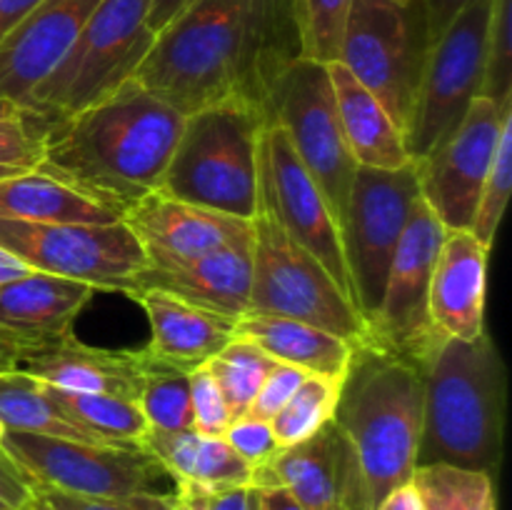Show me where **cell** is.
<instances>
[{"instance_id":"1","label":"cell","mask_w":512,"mask_h":510,"mask_svg":"<svg viewBox=\"0 0 512 510\" xmlns=\"http://www.w3.org/2000/svg\"><path fill=\"white\" fill-rule=\"evenodd\" d=\"M295 58L290 0H195L155 35L133 78L183 115L238 105L268 118L270 95Z\"/></svg>"},{"instance_id":"2","label":"cell","mask_w":512,"mask_h":510,"mask_svg":"<svg viewBox=\"0 0 512 510\" xmlns=\"http://www.w3.org/2000/svg\"><path fill=\"white\" fill-rule=\"evenodd\" d=\"M183 120L180 110L128 78L98 103L48 120L35 170L123 218L160 188Z\"/></svg>"},{"instance_id":"3","label":"cell","mask_w":512,"mask_h":510,"mask_svg":"<svg viewBox=\"0 0 512 510\" xmlns=\"http://www.w3.org/2000/svg\"><path fill=\"white\" fill-rule=\"evenodd\" d=\"M505 363L488 333L443 340L425 368L418 465H455L495 475L503 460Z\"/></svg>"},{"instance_id":"4","label":"cell","mask_w":512,"mask_h":510,"mask_svg":"<svg viewBox=\"0 0 512 510\" xmlns=\"http://www.w3.org/2000/svg\"><path fill=\"white\" fill-rule=\"evenodd\" d=\"M423 418L425 368L365 340L355 345L335 423L358 453L373 505L413 480Z\"/></svg>"},{"instance_id":"5","label":"cell","mask_w":512,"mask_h":510,"mask_svg":"<svg viewBox=\"0 0 512 510\" xmlns=\"http://www.w3.org/2000/svg\"><path fill=\"white\" fill-rule=\"evenodd\" d=\"M268 118L238 105L185 115L160 193L250 220L258 208L260 133Z\"/></svg>"},{"instance_id":"6","label":"cell","mask_w":512,"mask_h":510,"mask_svg":"<svg viewBox=\"0 0 512 510\" xmlns=\"http://www.w3.org/2000/svg\"><path fill=\"white\" fill-rule=\"evenodd\" d=\"M250 225H253V270H250L248 313L303 320L355 345L363 343V315L330 278L323 263L283 228L263 170H260L258 208L250 218Z\"/></svg>"},{"instance_id":"7","label":"cell","mask_w":512,"mask_h":510,"mask_svg":"<svg viewBox=\"0 0 512 510\" xmlns=\"http://www.w3.org/2000/svg\"><path fill=\"white\" fill-rule=\"evenodd\" d=\"M150 0H103L53 73L33 90L28 110L60 120L113 93L133 78L155 35Z\"/></svg>"},{"instance_id":"8","label":"cell","mask_w":512,"mask_h":510,"mask_svg":"<svg viewBox=\"0 0 512 510\" xmlns=\"http://www.w3.org/2000/svg\"><path fill=\"white\" fill-rule=\"evenodd\" d=\"M428 48L420 0H353L338 63L380 100L405 135Z\"/></svg>"},{"instance_id":"9","label":"cell","mask_w":512,"mask_h":510,"mask_svg":"<svg viewBox=\"0 0 512 510\" xmlns=\"http://www.w3.org/2000/svg\"><path fill=\"white\" fill-rule=\"evenodd\" d=\"M268 120L288 135L295 155L330 205L335 223L343 228L358 163L343 135L328 65L303 55L295 58L270 95Z\"/></svg>"},{"instance_id":"10","label":"cell","mask_w":512,"mask_h":510,"mask_svg":"<svg viewBox=\"0 0 512 510\" xmlns=\"http://www.w3.org/2000/svg\"><path fill=\"white\" fill-rule=\"evenodd\" d=\"M0 443L43 488L83 498L173 495L178 490L173 475L145 448L80 443L13 430H5Z\"/></svg>"},{"instance_id":"11","label":"cell","mask_w":512,"mask_h":510,"mask_svg":"<svg viewBox=\"0 0 512 510\" xmlns=\"http://www.w3.org/2000/svg\"><path fill=\"white\" fill-rule=\"evenodd\" d=\"M490 8L493 0H470L430 43L405 130L413 160L428 155L445 135L453 133L483 90Z\"/></svg>"},{"instance_id":"12","label":"cell","mask_w":512,"mask_h":510,"mask_svg":"<svg viewBox=\"0 0 512 510\" xmlns=\"http://www.w3.org/2000/svg\"><path fill=\"white\" fill-rule=\"evenodd\" d=\"M418 198L415 163L398 170H375L363 165L355 170L340 235L345 265L353 283L355 308L363 320H368L378 308L395 248Z\"/></svg>"},{"instance_id":"13","label":"cell","mask_w":512,"mask_h":510,"mask_svg":"<svg viewBox=\"0 0 512 510\" xmlns=\"http://www.w3.org/2000/svg\"><path fill=\"white\" fill-rule=\"evenodd\" d=\"M445 233V225L418 198L395 248L378 308L365 320V343L420 368H428L440 345L430 325L428 293Z\"/></svg>"},{"instance_id":"14","label":"cell","mask_w":512,"mask_h":510,"mask_svg":"<svg viewBox=\"0 0 512 510\" xmlns=\"http://www.w3.org/2000/svg\"><path fill=\"white\" fill-rule=\"evenodd\" d=\"M0 248L30 270L83 280L108 293H125L130 280L148 265L123 220L105 225L0 220Z\"/></svg>"},{"instance_id":"15","label":"cell","mask_w":512,"mask_h":510,"mask_svg":"<svg viewBox=\"0 0 512 510\" xmlns=\"http://www.w3.org/2000/svg\"><path fill=\"white\" fill-rule=\"evenodd\" d=\"M510 113L512 100L498 105L478 95L453 133L445 135L428 155L413 160L420 198L445 230H470L473 225L480 190Z\"/></svg>"},{"instance_id":"16","label":"cell","mask_w":512,"mask_h":510,"mask_svg":"<svg viewBox=\"0 0 512 510\" xmlns=\"http://www.w3.org/2000/svg\"><path fill=\"white\" fill-rule=\"evenodd\" d=\"M253 488H283L300 510H373L353 443L335 420L253 468Z\"/></svg>"},{"instance_id":"17","label":"cell","mask_w":512,"mask_h":510,"mask_svg":"<svg viewBox=\"0 0 512 510\" xmlns=\"http://www.w3.org/2000/svg\"><path fill=\"white\" fill-rule=\"evenodd\" d=\"M260 170L283 228L323 263L338 288L353 300V283L345 265L343 235L338 223L315 180L295 155L288 135L273 120H268L260 133Z\"/></svg>"},{"instance_id":"18","label":"cell","mask_w":512,"mask_h":510,"mask_svg":"<svg viewBox=\"0 0 512 510\" xmlns=\"http://www.w3.org/2000/svg\"><path fill=\"white\" fill-rule=\"evenodd\" d=\"M103 0H40L0 40V98L28 110L33 90L53 73Z\"/></svg>"},{"instance_id":"19","label":"cell","mask_w":512,"mask_h":510,"mask_svg":"<svg viewBox=\"0 0 512 510\" xmlns=\"http://www.w3.org/2000/svg\"><path fill=\"white\" fill-rule=\"evenodd\" d=\"M250 270H253V225L250 233L175 265H145L128 290L158 288L183 303L208 313L238 320L250 308Z\"/></svg>"},{"instance_id":"20","label":"cell","mask_w":512,"mask_h":510,"mask_svg":"<svg viewBox=\"0 0 512 510\" xmlns=\"http://www.w3.org/2000/svg\"><path fill=\"white\" fill-rule=\"evenodd\" d=\"M123 223L143 248L148 265L185 263L250 233V220L198 208L160 190L133 205Z\"/></svg>"},{"instance_id":"21","label":"cell","mask_w":512,"mask_h":510,"mask_svg":"<svg viewBox=\"0 0 512 510\" xmlns=\"http://www.w3.org/2000/svg\"><path fill=\"white\" fill-rule=\"evenodd\" d=\"M153 358L143 350H110L80 343L75 335L45 348L23 350L18 368L50 388L138 400Z\"/></svg>"},{"instance_id":"22","label":"cell","mask_w":512,"mask_h":510,"mask_svg":"<svg viewBox=\"0 0 512 510\" xmlns=\"http://www.w3.org/2000/svg\"><path fill=\"white\" fill-rule=\"evenodd\" d=\"M98 288L83 280L33 273L0 285V340L23 350L45 348L73 335L80 310Z\"/></svg>"},{"instance_id":"23","label":"cell","mask_w":512,"mask_h":510,"mask_svg":"<svg viewBox=\"0 0 512 510\" xmlns=\"http://www.w3.org/2000/svg\"><path fill=\"white\" fill-rule=\"evenodd\" d=\"M488 253L470 230H448L430 278L428 315L435 338L475 340L485 333Z\"/></svg>"},{"instance_id":"24","label":"cell","mask_w":512,"mask_h":510,"mask_svg":"<svg viewBox=\"0 0 512 510\" xmlns=\"http://www.w3.org/2000/svg\"><path fill=\"white\" fill-rule=\"evenodd\" d=\"M125 295H130L148 318L150 340L145 353L155 363L180 373L203 368L235 338V320L183 303L165 290L135 288Z\"/></svg>"},{"instance_id":"25","label":"cell","mask_w":512,"mask_h":510,"mask_svg":"<svg viewBox=\"0 0 512 510\" xmlns=\"http://www.w3.org/2000/svg\"><path fill=\"white\" fill-rule=\"evenodd\" d=\"M328 75L355 163L375 170H398L413 163L403 130L393 123L380 100L338 60L328 65Z\"/></svg>"},{"instance_id":"26","label":"cell","mask_w":512,"mask_h":510,"mask_svg":"<svg viewBox=\"0 0 512 510\" xmlns=\"http://www.w3.org/2000/svg\"><path fill=\"white\" fill-rule=\"evenodd\" d=\"M235 335L253 340L278 363L328 378H345L355 353V343L350 340L303 320L280 318V315H240L235 320Z\"/></svg>"},{"instance_id":"27","label":"cell","mask_w":512,"mask_h":510,"mask_svg":"<svg viewBox=\"0 0 512 510\" xmlns=\"http://www.w3.org/2000/svg\"><path fill=\"white\" fill-rule=\"evenodd\" d=\"M143 448L160 460L175 483L195 485L205 493L253 488V468L225 438H208L195 430L148 428Z\"/></svg>"},{"instance_id":"28","label":"cell","mask_w":512,"mask_h":510,"mask_svg":"<svg viewBox=\"0 0 512 510\" xmlns=\"http://www.w3.org/2000/svg\"><path fill=\"white\" fill-rule=\"evenodd\" d=\"M0 220L105 225L123 218L85 198L63 180L33 170L18 178L0 180Z\"/></svg>"},{"instance_id":"29","label":"cell","mask_w":512,"mask_h":510,"mask_svg":"<svg viewBox=\"0 0 512 510\" xmlns=\"http://www.w3.org/2000/svg\"><path fill=\"white\" fill-rule=\"evenodd\" d=\"M0 425L13 433L103 445L95 435L68 418V413L50 398L48 385L20 368L0 373Z\"/></svg>"},{"instance_id":"30","label":"cell","mask_w":512,"mask_h":510,"mask_svg":"<svg viewBox=\"0 0 512 510\" xmlns=\"http://www.w3.org/2000/svg\"><path fill=\"white\" fill-rule=\"evenodd\" d=\"M48 393L68 413L73 423L95 435L103 445L143 448L150 425L140 410L138 400L100 393H70V390L50 388V385Z\"/></svg>"},{"instance_id":"31","label":"cell","mask_w":512,"mask_h":510,"mask_svg":"<svg viewBox=\"0 0 512 510\" xmlns=\"http://www.w3.org/2000/svg\"><path fill=\"white\" fill-rule=\"evenodd\" d=\"M275 363L278 360L270 358L253 340L238 338V335L205 363L215 385H218L220 395H223L230 423L248 415L265 375L275 368Z\"/></svg>"},{"instance_id":"32","label":"cell","mask_w":512,"mask_h":510,"mask_svg":"<svg viewBox=\"0 0 512 510\" xmlns=\"http://www.w3.org/2000/svg\"><path fill=\"white\" fill-rule=\"evenodd\" d=\"M423 510H498L493 475L455 465H418L413 470Z\"/></svg>"},{"instance_id":"33","label":"cell","mask_w":512,"mask_h":510,"mask_svg":"<svg viewBox=\"0 0 512 510\" xmlns=\"http://www.w3.org/2000/svg\"><path fill=\"white\" fill-rule=\"evenodd\" d=\"M343 380L345 378H328V375L315 373L305 375L288 403L270 420V428H273L280 448L303 443L310 435L318 433L323 425L335 420Z\"/></svg>"},{"instance_id":"34","label":"cell","mask_w":512,"mask_h":510,"mask_svg":"<svg viewBox=\"0 0 512 510\" xmlns=\"http://www.w3.org/2000/svg\"><path fill=\"white\" fill-rule=\"evenodd\" d=\"M295 28L300 38V55L318 63H335L340 58L345 20L353 0H290Z\"/></svg>"},{"instance_id":"35","label":"cell","mask_w":512,"mask_h":510,"mask_svg":"<svg viewBox=\"0 0 512 510\" xmlns=\"http://www.w3.org/2000/svg\"><path fill=\"white\" fill-rule=\"evenodd\" d=\"M138 405L145 420L155 430H193V408H190V373L150 365Z\"/></svg>"},{"instance_id":"36","label":"cell","mask_w":512,"mask_h":510,"mask_svg":"<svg viewBox=\"0 0 512 510\" xmlns=\"http://www.w3.org/2000/svg\"><path fill=\"white\" fill-rule=\"evenodd\" d=\"M510 188H512V113L508 115L503 125V133H500L498 148H495L493 165L488 170V178H485L483 190H480L478 210H475L473 225H470V233L475 235L480 245L485 248H493L495 235H498L500 223H503L505 208H508L510 200Z\"/></svg>"},{"instance_id":"37","label":"cell","mask_w":512,"mask_h":510,"mask_svg":"<svg viewBox=\"0 0 512 510\" xmlns=\"http://www.w3.org/2000/svg\"><path fill=\"white\" fill-rule=\"evenodd\" d=\"M48 120L30 110L0 118V180L33 173L43 160Z\"/></svg>"},{"instance_id":"38","label":"cell","mask_w":512,"mask_h":510,"mask_svg":"<svg viewBox=\"0 0 512 510\" xmlns=\"http://www.w3.org/2000/svg\"><path fill=\"white\" fill-rule=\"evenodd\" d=\"M483 98L505 105L512 100V0H493L488 23Z\"/></svg>"},{"instance_id":"39","label":"cell","mask_w":512,"mask_h":510,"mask_svg":"<svg viewBox=\"0 0 512 510\" xmlns=\"http://www.w3.org/2000/svg\"><path fill=\"white\" fill-rule=\"evenodd\" d=\"M190 408H193V430L208 438H223L230 425L228 408L208 368L190 373Z\"/></svg>"},{"instance_id":"40","label":"cell","mask_w":512,"mask_h":510,"mask_svg":"<svg viewBox=\"0 0 512 510\" xmlns=\"http://www.w3.org/2000/svg\"><path fill=\"white\" fill-rule=\"evenodd\" d=\"M178 493V490H175ZM173 495H130V498H83L38 485V498L53 510H175Z\"/></svg>"},{"instance_id":"41","label":"cell","mask_w":512,"mask_h":510,"mask_svg":"<svg viewBox=\"0 0 512 510\" xmlns=\"http://www.w3.org/2000/svg\"><path fill=\"white\" fill-rule=\"evenodd\" d=\"M223 438L228 440L230 448H233L250 468L265 465L280 450L273 428H270V423H265V420H233V423L228 425V430H225Z\"/></svg>"},{"instance_id":"42","label":"cell","mask_w":512,"mask_h":510,"mask_svg":"<svg viewBox=\"0 0 512 510\" xmlns=\"http://www.w3.org/2000/svg\"><path fill=\"white\" fill-rule=\"evenodd\" d=\"M305 370L293 368V365H285V363H275V368L265 375L263 385H260L258 395H255L253 405H250L248 415L245 418H255V420H270L280 413L285 403L290 400V395L298 390V385L303 383L305 378Z\"/></svg>"},{"instance_id":"43","label":"cell","mask_w":512,"mask_h":510,"mask_svg":"<svg viewBox=\"0 0 512 510\" xmlns=\"http://www.w3.org/2000/svg\"><path fill=\"white\" fill-rule=\"evenodd\" d=\"M38 495L33 475L0 443V510H28Z\"/></svg>"},{"instance_id":"44","label":"cell","mask_w":512,"mask_h":510,"mask_svg":"<svg viewBox=\"0 0 512 510\" xmlns=\"http://www.w3.org/2000/svg\"><path fill=\"white\" fill-rule=\"evenodd\" d=\"M468 3L470 0H420L430 43H433V40L438 38L450 23H453L455 15H458Z\"/></svg>"},{"instance_id":"45","label":"cell","mask_w":512,"mask_h":510,"mask_svg":"<svg viewBox=\"0 0 512 510\" xmlns=\"http://www.w3.org/2000/svg\"><path fill=\"white\" fill-rule=\"evenodd\" d=\"M195 0H150L148 10V30L158 35L160 30L168 28L183 10H188Z\"/></svg>"},{"instance_id":"46","label":"cell","mask_w":512,"mask_h":510,"mask_svg":"<svg viewBox=\"0 0 512 510\" xmlns=\"http://www.w3.org/2000/svg\"><path fill=\"white\" fill-rule=\"evenodd\" d=\"M375 510H423V500H420L418 488H415L413 480H410V483H403L398 485V488L390 490V493L375 505Z\"/></svg>"},{"instance_id":"47","label":"cell","mask_w":512,"mask_h":510,"mask_svg":"<svg viewBox=\"0 0 512 510\" xmlns=\"http://www.w3.org/2000/svg\"><path fill=\"white\" fill-rule=\"evenodd\" d=\"M253 488H230L208 495V510H248Z\"/></svg>"},{"instance_id":"48","label":"cell","mask_w":512,"mask_h":510,"mask_svg":"<svg viewBox=\"0 0 512 510\" xmlns=\"http://www.w3.org/2000/svg\"><path fill=\"white\" fill-rule=\"evenodd\" d=\"M40 0H0V40L38 5Z\"/></svg>"},{"instance_id":"49","label":"cell","mask_w":512,"mask_h":510,"mask_svg":"<svg viewBox=\"0 0 512 510\" xmlns=\"http://www.w3.org/2000/svg\"><path fill=\"white\" fill-rule=\"evenodd\" d=\"M208 495L210 493L195 488V485L178 483V493H175V510H208Z\"/></svg>"},{"instance_id":"50","label":"cell","mask_w":512,"mask_h":510,"mask_svg":"<svg viewBox=\"0 0 512 510\" xmlns=\"http://www.w3.org/2000/svg\"><path fill=\"white\" fill-rule=\"evenodd\" d=\"M258 500H260V510H300L298 503H295L283 488L258 490Z\"/></svg>"},{"instance_id":"51","label":"cell","mask_w":512,"mask_h":510,"mask_svg":"<svg viewBox=\"0 0 512 510\" xmlns=\"http://www.w3.org/2000/svg\"><path fill=\"white\" fill-rule=\"evenodd\" d=\"M28 273H33V270H30L23 260H18L13 253H8L5 248H0V285L10 283V280H15V278H23V275H28Z\"/></svg>"},{"instance_id":"52","label":"cell","mask_w":512,"mask_h":510,"mask_svg":"<svg viewBox=\"0 0 512 510\" xmlns=\"http://www.w3.org/2000/svg\"><path fill=\"white\" fill-rule=\"evenodd\" d=\"M13 368H18V350L5 343V340H0V373Z\"/></svg>"},{"instance_id":"53","label":"cell","mask_w":512,"mask_h":510,"mask_svg":"<svg viewBox=\"0 0 512 510\" xmlns=\"http://www.w3.org/2000/svg\"><path fill=\"white\" fill-rule=\"evenodd\" d=\"M20 110H23V108H18V105L10 103V100L0 98V118H10V115L20 113Z\"/></svg>"},{"instance_id":"54","label":"cell","mask_w":512,"mask_h":510,"mask_svg":"<svg viewBox=\"0 0 512 510\" xmlns=\"http://www.w3.org/2000/svg\"><path fill=\"white\" fill-rule=\"evenodd\" d=\"M28 510H53V508H50V505H48V503H43V500H40V498H38V495H35L33 505H30V508H28Z\"/></svg>"},{"instance_id":"55","label":"cell","mask_w":512,"mask_h":510,"mask_svg":"<svg viewBox=\"0 0 512 510\" xmlns=\"http://www.w3.org/2000/svg\"><path fill=\"white\" fill-rule=\"evenodd\" d=\"M248 510H260V500H258V490L253 488V500H250V508Z\"/></svg>"},{"instance_id":"56","label":"cell","mask_w":512,"mask_h":510,"mask_svg":"<svg viewBox=\"0 0 512 510\" xmlns=\"http://www.w3.org/2000/svg\"><path fill=\"white\" fill-rule=\"evenodd\" d=\"M3 433H5V428H3V425H0V440H3Z\"/></svg>"},{"instance_id":"57","label":"cell","mask_w":512,"mask_h":510,"mask_svg":"<svg viewBox=\"0 0 512 510\" xmlns=\"http://www.w3.org/2000/svg\"><path fill=\"white\" fill-rule=\"evenodd\" d=\"M398 3H413V0H398Z\"/></svg>"}]
</instances>
